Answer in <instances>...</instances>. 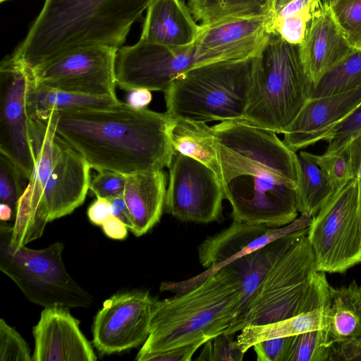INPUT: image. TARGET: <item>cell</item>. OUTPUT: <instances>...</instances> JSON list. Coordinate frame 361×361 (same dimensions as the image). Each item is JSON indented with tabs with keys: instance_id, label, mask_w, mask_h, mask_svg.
<instances>
[{
	"instance_id": "cell-1",
	"label": "cell",
	"mask_w": 361,
	"mask_h": 361,
	"mask_svg": "<svg viewBox=\"0 0 361 361\" xmlns=\"http://www.w3.org/2000/svg\"><path fill=\"white\" fill-rule=\"evenodd\" d=\"M224 198L233 220L283 227L298 216V155L271 130L239 121L214 126Z\"/></svg>"
},
{
	"instance_id": "cell-2",
	"label": "cell",
	"mask_w": 361,
	"mask_h": 361,
	"mask_svg": "<svg viewBox=\"0 0 361 361\" xmlns=\"http://www.w3.org/2000/svg\"><path fill=\"white\" fill-rule=\"evenodd\" d=\"M171 117L126 103L57 111L56 134L92 169L130 174L169 167Z\"/></svg>"
},
{
	"instance_id": "cell-3",
	"label": "cell",
	"mask_w": 361,
	"mask_h": 361,
	"mask_svg": "<svg viewBox=\"0 0 361 361\" xmlns=\"http://www.w3.org/2000/svg\"><path fill=\"white\" fill-rule=\"evenodd\" d=\"M153 0H45L23 42L13 54L33 69L75 47L118 49Z\"/></svg>"
},
{
	"instance_id": "cell-4",
	"label": "cell",
	"mask_w": 361,
	"mask_h": 361,
	"mask_svg": "<svg viewBox=\"0 0 361 361\" xmlns=\"http://www.w3.org/2000/svg\"><path fill=\"white\" fill-rule=\"evenodd\" d=\"M242 286L235 272L224 267L199 285L157 302L149 334L135 358L207 342L224 333L240 314Z\"/></svg>"
},
{
	"instance_id": "cell-5",
	"label": "cell",
	"mask_w": 361,
	"mask_h": 361,
	"mask_svg": "<svg viewBox=\"0 0 361 361\" xmlns=\"http://www.w3.org/2000/svg\"><path fill=\"white\" fill-rule=\"evenodd\" d=\"M313 87L300 45L270 33L255 57L247 108L239 121L283 134L310 99Z\"/></svg>"
},
{
	"instance_id": "cell-6",
	"label": "cell",
	"mask_w": 361,
	"mask_h": 361,
	"mask_svg": "<svg viewBox=\"0 0 361 361\" xmlns=\"http://www.w3.org/2000/svg\"><path fill=\"white\" fill-rule=\"evenodd\" d=\"M308 227L281 257L252 300L224 332L235 334L247 325L262 324L329 306L326 281L317 276Z\"/></svg>"
},
{
	"instance_id": "cell-7",
	"label": "cell",
	"mask_w": 361,
	"mask_h": 361,
	"mask_svg": "<svg viewBox=\"0 0 361 361\" xmlns=\"http://www.w3.org/2000/svg\"><path fill=\"white\" fill-rule=\"evenodd\" d=\"M255 57L193 66L164 92L173 118L207 123L241 120L245 112Z\"/></svg>"
},
{
	"instance_id": "cell-8",
	"label": "cell",
	"mask_w": 361,
	"mask_h": 361,
	"mask_svg": "<svg viewBox=\"0 0 361 361\" xmlns=\"http://www.w3.org/2000/svg\"><path fill=\"white\" fill-rule=\"evenodd\" d=\"M12 226L1 221L0 269L30 302L45 307H90L91 295L67 272L63 259L64 245L55 242L35 250L10 244Z\"/></svg>"
},
{
	"instance_id": "cell-9",
	"label": "cell",
	"mask_w": 361,
	"mask_h": 361,
	"mask_svg": "<svg viewBox=\"0 0 361 361\" xmlns=\"http://www.w3.org/2000/svg\"><path fill=\"white\" fill-rule=\"evenodd\" d=\"M307 238L319 271L343 273L361 263V206L355 177L312 217Z\"/></svg>"
},
{
	"instance_id": "cell-10",
	"label": "cell",
	"mask_w": 361,
	"mask_h": 361,
	"mask_svg": "<svg viewBox=\"0 0 361 361\" xmlns=\"http://www.w3.org/2000/svg\"><path fill=\"white\" fill-rule=\"evenodd\" d=\"M116 51L99 44L75 47L30 69L32 76L36 82L49 88L117 98Z\"/></svg>"
},
{
	"instance_id": "cell-11",
	"label": "cell",
	"mask_w": 361,
	"mask_h": 361,
	"mask_svg": "<svg viewBox=\"0 0 361 361\" xmlns=\"http://www.w3.org/2000/svg\"><path fill=\"white\" fill-rule=\"evenodd\" d=\"M31 70L13 54L0 66V153L30 178L35 164L27 104Z\"/></svg>"
},
{
	"instance_id": "cell-12",
	"label": "cell",
	"mask_w": 361,
	"mask_h": 361,
	"mask_svg": "<svg viewBox=\"0 0 361 361\" xmlns=\"http://www.w3.org/2000/svg\"><path fill=\"white\" fill-rule=\"evenodd\" d=\"M169 169L166 212L181 221H221L224 194L217 175L200 161L175 152Z\"/></svg>"
},
{
	"instance_id": "cell-13",
	"label": "cell",
	"mask_w": 361,
	"mask_h": 361,
	"mask_svg": "<svg viewBox=\"0 0 361 361\" xmlns=\"http://www.w3.org/2000/svg\"><path fill=\"white\" fill-rule=\"evenodd\" d=\"M312 220V217L300 214L290 224L277 228L233 220L229 227L208 237L198 247L199 261L206 268L204 271L185 281L162 283L160 289L184 293L235 259L284 235L308 227Z\"/></svg>"
},
{
	"instance_id": "cell-14",
	"label": "cell",
	"mask_w": 361,
	"mask_h": 361,
	"mask_svg": "<svg viewBox=\"0 0 361 361\" xmlns=\"http://www.w3.org/2000/svg\"><path fill=\"white\" fill-rule=\"evenodd\" d=\"M194 44L170 47L142 39L117 49L116 85L130 91L145 88L164 92L180 74L195 65Z\"/></svg>"
},
{
	"instance_id": "cell-15",
	"label": "cell",
	"mask_w": 361,
	"mask_h": 361,
	"mask_svg": "<svg viewBox=\"0 0 361 361\" xmlns=\"http://www.w3.org/2000/svg\"><path fill=\"white\" fill-rule=\"evenodd\" d=\"M57 111L45 120L30 118L35 164L16 209L10 244L19 248L39 237L49 222L42 208V197L55 157Z\"/></svg>"
},
{
	"instance_id": "cell-16",
	"label": "cell",
	"mask_w": 361,
	"mask_h": 361,
	"mask_svg": "<svg viewBox=\"0 0 361 361\" xmlns=\"http://www.w3.org/2000/svg\"><path fill=\"white\" fill-rule=\"evenodd\" d=\"M157 300L147 292L117 293L106 300L93 323V344L103 354L120 353L144 343Z\"/></svg>"
},
{
	"instance_id": "cell-17",
	"label": "cell",
	"mask_w": 361,
	"mask_h": 361,
	"mask_svg": "<svg viewBox=\"0 0 361 361\" xmlns=\"http://www.w3.org/2000/svg\"><path fill=\"white\" fill-rule=\"evenodd\" d=\"M269 34V16L235 18L201 25L194 44V66L256 57Z\"/></svg>"
},
{
	"instance_id": "cell-18",
	"label": "cell",
	"mask_w": 361,
	"mask_h": 361,
	"mask_svg": "<svg viewBox=\"0 0 361 361\" xmlns=\"http://www.w3.org/2000/svg\"><path fill=\"white\" fill-rule=\"evenodd\" d=\"M91 169L82 154L56 134L54 161L42 203L49 222L70 214L84 202Z\"/></svg>"
},
{
	"instance_id": "cell-19",
	"label": "cell",
	"mask_w": 361,
	"mask_h": 361,
	"mask_svg": "<svg viewBox=\"0 0 361 361\" xmlns=\"http://www.w3.org/2000/svg\"><path fill=\"white\" fill-rule=\"evenodd\" d=\"M68 308L45 307L33 327V361H94L97 356Z\"/></svg>"
},
{
	"instance_id": "cell-20",
	"label": "cell",
	"mask_w": 361,
	"mask_h": 361,
	"mask_svg": "<svg viewBox=\"0 0 361 361\" xmlns=\"http://www.w3.org/2000/svg\"><path fill=\"white\" fill-rule=\"evenodd\" d=\"M361 104V87L337 94L310 98L283 133L295 152L324 140L332 130Z\"/></svg>"
},
{
	"instance_id": "cell-21",
	"label": "cell",
	"mask_w": 361,
	"mask_h": 361,
	"mask_svg": "<svg viewBox=\"0 0 361 361\" xmlns=\"http://www.w3.org/2000/svg\"><path fill=\"white\" fill-rule=\"evenodd\" d=\"M355 51L336 23L330 6L321 2L300 44L301 59L313 85Z\"/></svg>"
},
{
	"instance_id": "cell-22",
	"label": "cell",
	"mask_w": 361,
	"mask_h": 361,
	"mask_svg": "<svg viewBox=\"0 0 361 361\" xmlns=\"http://www.w3.org/2000/svg\"><path fill=\"white\" fill-rule=\"evenodd\" d=\"M193 18L182 0H153L140 39L170 47L193 45L200 30Z\"/></svg>"
},
{
	"instance_id": "cell-23",
	"label": "cell",
	"mask_w": 361,
	"mask_h": 361,
	"mask_svg": "<svg viewBox=\"0 0 361 361\" xmlns=\"http://www.w3.org/2000/svg\"><path fill=\"white\" fill-rule=\"evenodd\" d=\"M166 186L163 169L126 174L123 197L135 236L145 234L159 221L165 207Z\"/></svg>"
},
{
	"instance_id": "cell-24",
	"label": "cell",
	"mask_w": 361,
	"mask_h": 361,
	"mask_svg": "<svg viewBox=\"0 0 361 361\" xmlns=\"http://www.w3.org/2000/svg\"><path fill=\"white\" fill-rule=\"evenodd\" d=\"M307 228L278 238L226 266L236 273L241 282L243 297L239 315L246 309L269 271Z\"/></svg>"
},
{
	"instance_id": "cell-25",
	"label": "cell",
	"mask_w": 361,
	"mask_h": 361,
	"mask_svg": "<svg viewBox=\"0 0 361 361\" xmlns=\"http://www.w3.org/2000/svg\"><path fill=\"white\" fill-rule=\"evenodd\" d=\"M169 135L175 152L204 164L221 179L216 137L212 127L203 122L171 117Z\"/></svg>"
},
{
	"instance_id": "cell-26",
	"label": "cell",
	"mask_w": 361,
	"mask_h": 361,
	"mask_svg": "<svg viewBox=\"0 0 361 361\" xmlns=\"http://www.w3.org/2000/svg\"><path fill=\"white\" fill-rule=\"evenodd\" d=\"M326 332L331 344L361 338V286L355 281L340 288L329 286Z\"/></svg>"
},
{
	"instance_id": "cell-27",
	"label": "cell",
	"mask_w": 361,
	"mask_h": 361,
	"mask_svg": "<svg viewBox=\"0 0 361 361\" xmlns=\"http://www.w3.org/2000/svg\"><path fill=\"white\" fill-rule=\"evenodd\" d=\"M121 102L117 98L110 97L86 95L49 88L36 82L32 76L27 97L30 118L39 120L48 118L53 111L106 107Z\"/></svg>"
},
{
	"instance_id": "cell-28",
	"label": "cell",
	"mask_w": 361,
	"mask_h": 361,
	"mask_svg": "<svg viewBox=\"0 0 361 361\" xmlns=\"http://www.w3.org/2000/svg\"><path fill=\"white\" fill-rule=\"evenodd\" d=\"M329 306L302 312L292 317L262 324L247 325L237 336L238 348L245 353L255 344L268 339L326 329Z\"/></svg>"
},
{
	"instance_id": "cell-29",
	"label": "cell",
	"mask_w": 361,
	"mask_h": 361,
	"mask_svg": "<svg viewBox=\"0 0 361 361\" xmlns=\"http://www.w3.org/2000/svg\"><path fill=\"white\" fill-rule=\"evenodd\" d=\"M298 155L300 168L298 212L313 217L338 189L303 151Z\"/></svg>"
},
{
	"instance_id": "cell-30",
	"label": "cell",
	"mask_w": 361,
	"mask_h": 361,
	"mask_svg": "<svg viewBox=\"0 0 361 361\" xmlns=\"http://www.w3.org/2000/svg\"><path fill=\"white\" fill-rule=\"evenodd\" d=\"M272 0H190L192 16L210 25L235 18L269 16Z\"/></svg>"
},
{
	"instance_id": "cell-31",
	"label": "cell",
	"mask_w": 361,
	"mask_h": 361,
	"mask_svg": "<svg viewBox=\"0 0 361 361\" xmlns=\"http://www.w3.org/2000/svg\"><path fill=\"white\" fill-rule=\"evenodd\" d=\"M361 87V51H355L326 72L314 85L310 98L341 94Z\"/></svg>"
},
{
	"instance_id": "cell-32",
	"label": "cell",
	"mask_w": 361,
	"mask_h": 361,
	"mask_svg": "<svg viewBox=\"0 0 361 361\" xmlns=\"http://www.w3.org/2000/svg\"><path fill=\"white\" fill-rule=\"evenodd\" d=\"M332 345L326 329H315L295 335L288 361H329Z\"/></svg>"
},
{
	"instance_id": "cell-33",
	"label": "cell",
	"mask_w": 361,
	"mask_h": 361,
	"mask_svg": "<svg viewBox=\"0 0 361 361\" xmlns=\"http://www.w3.org/2000/svg\"><path fill=\"white\" fill-rule=\"evenodd\" d=\"M329 6L346 40L361 51V0H335Z\"/></svg>"
},
{
	"instance_id": "cell-34",
	"label": "cell",
	"mask_w": 361,
	"mask_h": 361,
	"mask_svg": "<svg viewBox=\"0 0 361 361\" xmlns=\"http://www.w3.org/2000/svg\"><path fill=\"white\" fill-rule=\"evenodd\" d=\"M303 152L327 175L337 189L355 178L348 147L338 153L318 155Z\"/></svg>"
},
{
	"instance_id": "cell-35",
	"label": "cell",
	"mask_w": 361,
	"mask_h": 361,
	"mask_svg": "<svg viewBox=\"0 0 361 361\" xmlns=\"http://www.w3.org/2000/svg\"><path fill=\"white\" fill-rule=\"evenodd\" d=\"M25 179L21 171L0 153V200L12 208L15 217L18 202L26 188Z\"/></svg>"
},
{
	"instance_id": "cell-36",
	"label": "cell",
	"mask_w": 361,
	"mask_h": 361,
	"mask_svg": "<svg viewBox=\"0 0 361 361\" xmlns=\"http://www.w3.org/2000/svg\"><path fill=\"white\" fill-rule=\"evenodd\" d=\"M361 135V104L338 123L325 138L328 143L325 152L338 153Z\"/></svg>"
},
{
	"instance_id": "cell-37",
	"label": "cell",
	"mask_w": 361,
	"mask_h": 361,
	"mask_svg": "<svg viewBox=\"0 0 361 361\" xmlns=\"http://www.w3.org/2000/svg\"><path fill=\"white\" fill-rule=\"evenodd\" d=\"M197 360L241 361L245 353L238 348L234 334L222 333L208 340Z\"/></svg>"
},
{
	"instance_id": "cell-38",
	"label": "cell",
	"mask_w": 361,
	"mask_h": 361,
	"mask_svg": "<svg viewBox=\"0 0 361 361\" xmlns=\"http://www.w3.org/2000/svg\"><path fill=\"white\" fill-rule=\"evenodd\" d=\"M0 360H32L27 343L19 333L3 319L0 320Z\"/></svg>"
},
{
	"instance_id": "cell-39",
	"label": "cell",
	"mask_w": 361,
	"mask_h": 361,
	"mask_svg": "<svg viewBox=\"0 0 361 361\" xmlns=\"http://www.w3.org/2000/svg\"><path fill=\"white\" fill-rule=\"evenodd\" d=\"M97 172L90 183V190L96 197L109 199L123 195L126 174L107 170Z\"/></svg>"
},
{
	"instance_id": "cell-40",
	"label": "cell",
	"mask_w": 361,
	"mask_h": 361,
	"mask_svg": "<svg viewBox=\"0 0 361 361\" xmlns=\"http://www.w3.org/2000/svg\"><path fill=\"white\" fill-rule=\"evenodd\" d=\"M312 15L302 13L285 18L275 25L270 33L278 34L288 43L300 45L304 40Z\"/></svg>"
},
{
	"instance_id": "cell-41",
	"label": "cell",
	"mask_w": 361,
	"mask_h": 361,
	"mask_svg": "<svg viewBox=\"0 0 361 361\" xmlns=\"http://www.w3.org/2000/svg\"><path fill=\"white\" fill-rule=\"evenodd\" d=\"M295 336L264 340L255 344L252 347L257 360L288 361Z\"/></svg>"
},
{
	"instance_id": "cell-42",
	"label": "cell",
	"mask_w": 361,
	"mask_h": 361,
	"mask_svg": "<svg viewBox=\"0 0 361 361\" xmlns=\"http://www.w3.org/2000/svg\"><path fill=\"white\" fill-rule=\"evenodd\" d=\"M205 343L197 341L165 351L147 354L135 358L138 361H189L196 350Z\"/></svg>"
},
{
	"instance_id": "cell-43",
	"label": "cell",
	"mask_w": 361,
	"mask_h": 361,
	"mask_svg": "<svg viewBox=\"0 0 361 361\" xmlns=\"http://www.w3.org/2000/svg\"><path fill=\"white\" fill-rule=\"evenodd\" d=\"M361 360V338L335 344L331 347L329 361Z\"/></svg>"
},
{
	"instance_id": "cell-44",
	"label": "cell",
	"mask_w": 361,
	"mask_h": 361,
	"mask_svg": "<svg viewBox=\"0 0 361 361\" xmlns=\"http://www.w3.org/2000/svg\"><path fill=\"white\" fill-rule=\"evenodd\" d=\"M111 215L110 204L108 199L97 197L87 209L90 221L97 226H101Z\"/></svg>"
},
{
	"instance_id": "cell-45",
	"label": "cell",
	"mask_w": 361,
	"mask_h": 361,
	"mask_svg": "<svg viewBox=\"0 0 361 361\" xmlns=\"http://www.w3.org/2000/svg\"><path fill=\"white\" fill-rule=\"evenodd\" d=\"M108 200L110 204L111 214L121 220L131 231L133 223L123 195L111 197Z\"/></svg>"
},
{
	"instance_id": "cell-46",
	"label": "cell",
	"mask_w": 361,
	"mask_h": 361,
	"mask_svg": "<svg viewBox=\"0 0 361 361\" xmlns=\"http://www.w3.org/2000/svg\"><path fill=\"white\" fill-rule=\"evenodd\" d=\"M105 235L115 240H123L128 235V227L118 218L111 214L102 225Z\"/></svg>"
},
{
	"instance_id": "cell-47",
	"label": "cell",
	"mask_w": 361,
	"mask_h": 361,
	"mask_svg": "<svg viewBox=\"0 0 361 361\" xmlns=\"http://www.w3.org/2000/svg\"><path fill=\"white\" fill-rule=\"evenodd\" d=\"M352 166L355 177L357 179L361 206V135L354 140L348 146Z\"/></svg>"
},
{
	"instance_id": "cell-48",
	"label": "cell",
	"mask_w": 361,
	"mask_h": 361,
	"mask_svg": "<svg viewBox=\"0 0 361 361\" xmlns=\"http://www.w3.org/2000/svg\"><path fill=\"white\" fill-rule=\"evenodd\" d=\"M151 91L145 88H136L128 91L126 104L135 109H145L151 102Z\"/></svg>"
},
{
	"instance_id": "cell-49",
	"label": "cell",
	"mask_w": 361,
	"mask_h": 361,
	"mask_svg": "<svg viewBox=\"0 0 361 361\" xmlns=\"http://www.w3.org/2000/svg\"><path fill=\"white\" fill-rule=\"evenodd\" d=\"M0 219L1 221L6 222L8 220L15 219V214L12 208L7 204H0Z\"/></svg>"
},
{
	"instance_id": "cell-50",
	"label": "cell",
	"mask_w": 361,
	"mask_h": 361,
	"mask_svg": "<svg viewBox=\"0 0 361 361\" xmlns=\"http://www.w3.org/2000/svg\"><path fill=\"white\" fill-rule=\"evenodd\" d=\"M323 4H326L328 5H330L331 3H333L335 0H321Z\"/></svg>"
},
{
	"instance_id": "cell-51",
	"label": "cell",
	"mask_w": 361,
	"mask_h": 361,
	"mask_svg": "<svg viewBox=\"0 0 361 361\" xmlns=\"http://www.w3.org/2000/svg\"><path fill=\"white\" fill-rule=\"evenodd\" d=\"M8 1V0H0L1 2H4V1Z\"/></svg>"
}]
</instances>
